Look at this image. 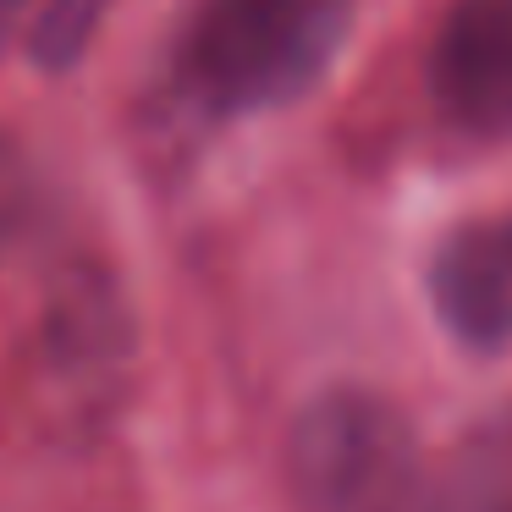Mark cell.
<instances>
[{"label":"cell","instance_id":"4","mask_svg":"<svg viewBox=\"0 0 512 512\" xmlns=\"http://www.w3.org/2000/svg\"><path fill=\"white\" fill-rule=\"evenodd\" d=\"M430 94L468 133H512V0L446 6L430 45Z\"/></svg>","mask_w":512,"mask_h":512},{"label":"cell","instance_id":"3","mask_svg":"<svg viewBox=\"0 0 512 512\" xmlns=\"http://www.w3.org/2000/svg\"><path fill=\"white\" fill-rule=\"evenodd\" d=\"M287 485L298 512H430L413 424L364 386H331L298 408Z\"/></svg>","mask_w":512,"mask_h":512},{"label":"cell","instance_id":"5","mask_svg":"<svg viewBox=\"0 0 512 512\" xmlns=\"http://www.w3.org/2000/svg\"><path fill=\"white\" fill-rule=\"evenodd\" d=\"M430 303L468 353L512 347V215H479L441 237L430 259Z\"/></svg>","mask_w":512,"mask_h":512},{"label":"cell","instance_id":"7","mask_svg":"<svg viewBox=\"0 0 512 512\" xmlns=\"http://www.w3.org/2000/svg\"><path fill=\"white\" fill-rule=\"evenodd\" d=\"M430 512H512V435H485L457 452L441 490H430Z\"/></svg>","mask_w":512,"mask_h":512},{"label":"cell","instance_id":"2","mask_svg":"<svg viewBox=\"0 0 512 512\" xmlns=\"http://www.w3.org/2000/svg\"><path fill=\"white\" fill-rule=\"evenodd\" d=\"M133 358L138 320L116 270L100 259H67L45 281L23 347L34 413L56 435H94L122 408Z\"/></svg>","mask_w":512,"mask_h":512},{"label":"cell","instance_id":"1","mask_svg":"<svg viewBox=\"0 0 512 512\" xmlns=\"http://www.w3.org/2000/svg\"><path fill=\"white\" fill-rule=\"evenodd\" d=\"M353 0H199L177 34V83L199 111L292 105L331 72Z\"/></svg>","mask_w":512,"mask_h":512},{"label":"cell","instance_id":"8","mask_svg":"<svg viewBox=\"0 0 512 512\" xmlns=\"http://www.w3.org/2000/svg\"><path fill=\"white\" fill-rule=\"evenodd\" d=\"M28 204H34V166L28 149L12 127H0V259L12 254V243L28 226Z\"/></svg>","mask_w":512,"mask_h":512},{"label":"cell","instance_id":"6","mask_svg":"<svg viewBox=\"0 0 512 512\" xmlns=\"http://www.w3.org/2000/svg\"><path fill=\"white\" fill-rule=\"evenodd\" d=\"M111 6L116 0H34V17L23 28L28 61L39 72H72L83 61V50L100 39Z\"/></svg>","mask_w":512,"mask_h":512},{"label":"cell","instance_id":"9","mask_svg":"<svg viewBox=\"0 0 512 512\" xmlns=\"http://www.w3.org/2000/svg\"><path fill=\"white\" fill-rule=\"evenodd\" d=\"M17 6H23V0H0V34H6V23L17 17Z\"/></svg>","mask_w":512,"mask_h":512}]
</instances>
